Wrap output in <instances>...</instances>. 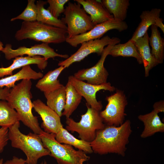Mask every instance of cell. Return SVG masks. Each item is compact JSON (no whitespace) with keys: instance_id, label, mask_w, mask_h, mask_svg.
Masks as SVG:
<instances>
[{"instance_id":"cell-1","label":"cell","mask_w":164,"mask_h":164,"mask_svg":"<svg viewBox=\"0 0 164 164\" xmlns=\"http://www.w3.org/2000/svg\"><path fill=\"white\" fill-rule=\"evenodd\" d=\"M132 132L129 120L119 126L105 125L97 131L95 138L90 143L93 152L100 155L116 153L124 156Z\"/></svg>"},{"instance_id":"cell-19","label":"cell","mask_w":164,"mask_h":164,"mask_svg":"<svg viewBox=\"0 0 164 164\" xmlns=\"http://www.w3.org/2000/svg\"><path fill=\"white\" fill-rule=\"evenodd\" d=\"M158 114L154 110L150 112L138 116V118L144 125V129L140 137L146 138L157 132H164V124L161 121Z\"/></svg>"},{"instance_id":"cell-23","label":"cell","mask_w":164,"mask_h":164,"mask_svg":"<svg viewBox=\"0 0 164 164\" xmlns=\"http://www.w3.org/2000/svg\"><path fill=\"white\" fill-rule=\"evenodd\" d=\"M44 94L47 100L46 105L61 117L66 103L65 86L63 85L57 89Z\"/></svg>"},{"instance_id":"cell-8","label":"cell","mask_w":164,"mask_h":164,"mask_svg":"<svg viewBox=\"0 0 164 164\" xmlns=\"http://www.w3.org/2000/svg\"><path fill=\"white\" fill-rule=\"evenodd\" d=\"M108 104L99 114L106 125L119 126L124 122L126 114L125 109L128 101L124 92L117 90L115 93L106 97Z\"/></svg>"},{"instance_id":"cell-15","label":"cell","mask_w":164,"mask_h":164,"mask_svg":"<svg viewBox=\"0 0 164 164\" xmlns=\"http://www.w3.org/2000/svg\"><path fill=\"white\" fill-rule=\"evenodd\" d=\"M161 11L160 9L158 8L143 11L140 16L141 21L130 39L134 43L138 39L143 36L149 27L152 25L159 27L164 33L163 20L160 17Z\"/></svg>"},{"instance_id":"cell-36","label":"cell","mask_w":164,"mask_h":164,"mask_svg":"<svg viewBox=\"0 0 164 164\" xmlns=\"http://www.w3.org/2000/svg\"><path fill=\"white\" fill-rule=\"evenodd\" d=\"M3 44L0 41V51H2L3 48Z\"/></svg>"},{"instance_id":"cell-2","label":"cell","mask_w":164,"mask_h":164,"mask_svg":"<svg viewBox=\"0 0 164 164\" xmlns=\"http://www.w3.org/2000/svg\"><path fill=\"white\" fill-rule=\"evenodd\" d=\"M32 85L30 80H22L10 89L6 101L16 110L19 121L34 133L39 135L43 130L39 126L38 117L32 113Z\"/></svg>"},{"instance_id":"cell-27","label":"cell","mask_w":164,"mask_h":164,"mask_svg":"<svg viewBox=\"0 0 164 164\" xmlns=\"http://www.w3.org/2000/svg\"><path fill=\"white\" fill-rule=\"evenodd\" d=\"M109 55L114 57H133L136 59L139 64H143L142 58L137 48L130 39L125 43L117 44L114 45L110 51Z\"/></svg>"},{"instance_id":"cell-10","label":"cell","mask_w":164,"mask_h":164,"mask_svg":"<svg viewBox=\"0 0 164 164\" xmlns=\"http://www.w3.org/2000/svg\"><path fill=\"white\" fill-rule=\"evenodd\" d=\"M128 27V25L125 22L118 21L113 18L96 25L85 33L67 39L66 42L71 46L76 47L84 42L100 39L110 30L116 29L119 32H121L127 29Z\"/></svg>"},{"instance_id":"cell-26","label":"cell","mask_w":164,"mask_h":164,"mask_svg":"<svg viewBox=\"0 0 164 164\" xmlns=\"http://www.w3.org/2000/svg\"><path fill=\"white\" fill-rule=\"evenodd\" d=\"M65 87L66 100L62 115L68 118L70 117L77 108L81 102L82 97L68 81Z\"/></svg>"},{"instance_id":"cell-33","label":"cell","mask_w":164,"mask_h":164,"mask_svg":"<svg viewBox=\"0 0 164 164\" xmlns=\"http://www.w3.org/2000/svg\"><path fill=\"white\" fill-rule=\"evenodd\" d=\"M3 164H27L25 159L15 156H13L11 159L8 160Z\"/></svg>"},{"instance_id":"cell-35","label":"cell","mask_w":164,"mask_h":164,"mask_svg":"<svg viewBox=\"0 0 164 164\" xmlns=\"http://www.w3.org/2000/svg\"><path fill=\"white\" fill-rule=\"evenodd\" d=\"M10 89L7 87L4 88L0 87V100H6Z\"/></svg>"},{"instance_id":"cell-29","label":"cell","mask_w":164,"mask_h":164,"mask_svg":"<svg viewBox=\"0 0 164 164\" xmlns=\"http://www.w3.org/2000/svg\"><path fill=\"white\" fill-rule=\"evenodd\" d=\"M18 121L16 111L7 101L0 100V126L9 128Z\"/></svg>"},{"instance_id":"cell-37","label":"cell","mask_w":164,"mask_h":164,"mask_svg":"<svg viewBox=\"0 0 164 164\" xmlns=\"http://www.w3.org/2000/svg\"><path fill=\"white\" fill-rule=\"evenodd\" d=\"M39 164H47V163L46 162L45 160H44L42 162Z\"/></svg>"},{"instance_id":"cell-30","label":"cell","mask_w":164,"mask_h":164,"mask_svg":"<svg viewBox=\"0 0 164 164\" xmlns=\"http://www.w3.org/2000/svg\"><path fill=\"white\" fill-rule=\"evenodd\" d=\"M35 0H28L27 5L23 12L15 17L12 18L11 21L21 19L26 22H33L36 21L37 8L35 3Z\"/></svg>"},{"instance_id":"cell-25","label":"cell","mask_w":164,"mask_h":164,"mask_svg":"<svg viewBox=\"0 0 164 164\" xmlns=\"http://www.w3.org/2000/svg\"><path fill=\"white\" fill-rule=\"evenodd\" d=\"M151 30L149 38V43L152 47L151 53L159 64L162 63L164 58V39L156 26L152 25Z\"/></svg>"},{"instance_id":"cell-24","label":"cell","mask_w":164,"mask_h":164,"mask_svg":"<svg viewBox=\"0 0 164 164\" xmlns=\"http://www.w3.org/2000/svg\"><path fill=\"white\" fill-rule=\"evenodd\" d=\"M101 2L115 19L123 21L127 17L130 4L128 0H102Z\"/></svg>"},{"instance_id":"cell-31","label":"cell","mask_w":164,"mask_h":164,"mask_svg":"<svg viewBox=\"0 0 164 164\" xmlns=\"http://www.w3.org/2000/svg\"><path fill=\"white\" fill-rule=\"evenodd\" d=\"M70 1L69 0H47L49 4L47 9L55 18L58 19L60 14L63 13L64 6Z\"/></svg>"},{"instance_id":"cell-11","label":"cell","mask_w":164,"mask_h":164,"mask_svg":"<svg viewBox=\"0 0 164 164\" xmlns=\"http://www.w3.org/2000/svg\"><path fill=\"white\" fill-rule=\"evenodd\" d=\"M68 81L74 87L77 92L86 100V104L98 111L101 110L103 105L101 102L96 98L97 93L101 90L113 92L115 88L109 82L101 85H94L85 82L75 78L73 76L69 77Z\"/></svg>"},{"instance_id":"cell-21","label":"cell","mask_w":164,"mask_h":164,"mask_svg":"<svg viewBox=\"0 0 164 164\" xmlns=\"http://www.w3.org/2000/svg\"><path fill=\"white\" fill-rule=\"evenodd\" d=\"M55 139L58 142L67 144L81 150L86 154L93 152L90 142L75 137L63 126L55 135Z\"/></svg>"},{"instance_id":"cell-17","label":"cell","mask_w":164,"mask_h":164,"mask_svg":"<svg viewBox=\"0 0 164 164\" xmlns=\"http://www.w3.org/2000/svg\"><path fill=\"white\" fill-rule=\"evenodd\" d=\"M47 59L39 56L17 57L13 60V63L9 66L0 68V78L7 75H12L15 70L32 64H36L39 69L43 70L47 65Z\"/></svg>"},{"instance_id":"cell-18","label":"cell","mask_w":164,"mask_h":164,"mask_svg":"<svg viewBox=\"0 0 164 164\" xmlns=\"http://www.w3.org/2000/svg\"><path fill=\"white\" fill-rule=\"evenodd\" d=\"M149 38L147 31L143 36L138 39L134 43L142 58L146 77L149 76L150 70L159 64L151 54Z\"/></svg>"},{"instance_id":"cell-14","label":"cell","mask_w":164,"mask_h":164,"mask_svg":"<svg viewBox=\"0 0 164 164\" xmlns=\"http://www.w3.org/2000/svg\"><path fill=\"white\" fill-rule=\"evenodd\" d=\"M32 103L33 108L43 120L41 127L44 131L49 133L56 134L63 126L60 117L39 99L34 101Z\"/></svg>"},{"instance_id":"cell-3","label":"cell","mask_w":164,"mask_h":164,"mask_svg":"<svg viewBox=\"0 0 164 164\" xmlns=\"http://www.w3.org/2000/svg\"><path fill=\"white\" fill-rule=\"evenodd\" d=\"M20 126L18 121L9 128V138L13 147L20 149L25 153L27 164H37L39 159L50 155L39 135L31 132L25 135L20 131Z\"/></svg>"},{"instance_id":"cell-9","label":"cell","mask_w":164,"mask_h":164,"mask_svg":"<svg viewBox=\"0 0 164 164\" xmlns=\"http://www.w3.org/2000/svg\"><path fill=\"white\" fill-rule=\"evenodd\" d=\"M121 39L117 37L111 38L107 36L101 39L91 40L84 42L77 50L65 60L60 62L58 66L68 67L74 63L79 62L92 53L101 55L105 46L111 44H117Z\"/></svg>"},{"instance_id":"cell-34","label":"cell","mask_w":164,"mask_h":164,"mask_svg":"<svg viewBox=\"0 0 164 164\" xmlns=\"http://www.w3.org/2000/svg\"><path fill=\"white\" fill-rule=\"evenodd\" d=\"M153 110L158 113L164 111V103L163 101H161L155 103L153 105Z\"/></svg>"},{"instance_id":"cell-28","label":"cell","mask_w":164,"mask_h":164,"mask_svg":"<svg viewBox=\"0 0 164 164\" xmlns=\"http://www.w3.org/2000/svg\"><path fill=\"white\" fill-rule=\"evenodd\" d=\"M47 1L39 0L36 5L37 8L36 21L43 23L67 30L66 25L61 19L54 17L49 11L44 7Z\"/></svg>"},{"instance_id":"cell-16","label":"cell","mask_w":164,"mask_h":164,"mask_svg":"<svg viewBox=\"0 0 164 164\" xmlns=\"http://www.w3.org/2000/svg\"><path fill=\"white\" fill-rule=\"evenodd\" d=\"M82 5L87 13L89 15L92 23L96 25L113 19L102 4L101 0H75Z\"/></svg>"},{"instance_id":"cell-32","label":"cell","mask_w":164,"mask_h":164,"mask_svg":"<svg viewBox=\"0 0 164 164\" xmlns=\"http://www.w3.org/2000/svg\"><path fill=\"white\" fill-rule=\"evenodd\" d=\"M9 128L1 127L0 128V153L4 149L9 140L8 137Z\"/></svg>"},{"instance_id":"cell-4","label":"cell","mask_w":164,"mask_h":164,"mask_svg":"<svg viewBox=\"0 0 164 164\" xmlns=\"http://www.w3.org/2000/svg\"><path fill=\"white\" fill-rule=\"evenodd\" d=\"M67 30L46 25L37 21L22 22L21 28L15 33L18 41L29 39L43 43L57 44L66 41Z\"/></svg>"},{"instance_id":"cell-7","label":"cell","mask_w":164,"mask_h":164,"mask_svg":"<svg viewBox=\"0 0 164 164\" xmlns=\"http://www.w3.org/2000/svg\"><path fill=\"white\" fill-rule=\"evenodd\" d=\"M63 13L64 17L61 19L67 26V39L85 33L95 26L90 16L77 2L69 1Z\"/></svg>"},{"instance_id":"cell-5","label":"cell","mask_w":164,"mask_h":164,"mask_svg":"<svg viewBox=\"0 0 164 164\" xmlns=\"http://www.w3.org/2000/svg\"><path fill=\"white\" fill-rule=\"evenodd\" d=\"M55 134L43 130L39 135L44 147L58 164H84L90 157L80 150H76L72 146L60 143L56 140Z\"/></svg>"},{"instance_id":"cell-20","label":"cell","mask_w":164,"mask_h":164,"mask_svg":"<svg viewBox=\"0 0 164 164\" xmlns=\"http://www.w3.org/2000/svg\"><path fill=\"white\" fill-rule=\"evenodd\" d=\"M43 74L33 70L29 65L23 67L17 73L10 76L0 79V87H5L10 88L15 86V82L23 79L37 80L42 78Z\"/></svg>"},{"instance_id":"cell-22","label":"cell","mask_w":164,"mask_h":164,"mask_svg":"<svg viewBox=\"0 0 164 164\" xmlns=\"http://www.w3.org/2000/svg\"><path fill=\"white\" fill-rule=\"evenodd\" d=\"M65 68L61 66L49 71L38 80L36 87L43 93L50 92L61 87L63 85L60 83L58 78Z\"/></svg>"},{"instance_id":"cell-6","label":"cell","mask_w":164,"mask_h":164,"mask_svg":"<svg viewBox=\"0 0 164 164\" xmlns=\"http://www.w3.org/2000/svg\"><path fill=\"white\" fill-rule=\"evenodd\" d=\"M86 105L87 111L81 115L79 122L70 117L66 118V128L68 131L77 132L80 139L91 143L95 138L97 131L103 128L105 125L100 112Z\"/></svg>"},{"instance_id":"cell-12","label":"cell","mask_w":164,"mask_h":164,"mask_svg":"<svg viewBox=\"0 0 164 164\" xmlns=\"http://www.w3.org/2000/svg\"><path fill=\"white\" fill-rule=\"evenodd\" d=\"M115 44H110L105 47L100 59L95 65L90 68L79 70L74 74V77L92 84L98 85L106 83L109 74L104 66V63L111 48Z\"/></svg>"},{"instance_id":"cell-13","label":"cell","mask_w":164,"mask_h":164,"mask_svg":"<svg viewBox=\"0 0 164 164\" xmlns=\"http://www.w3.org/2000/svg\"><path fill=\"white\" fill-rule=\"evenodd\" d=\"M2 51L5 54V58L9 60L24 55L31 57L41 55L48 60L56 57L66 59L69 57L67 54L56 53L53 49L49 46L48 44L45 43L36 44L30 47L21 46L15 50L12 48L11 44H8L6 45Z\"/></svg>"},{"instance_id":"cell-38","label":"cell","mask_w":164,"mask_h":164,"mask_svg":"<svg viewBox=\"0 0 164 164\" xmlns=\"http://www.w3.org/2000/svg\"><path fill=\"white\" fill-rule=\"evenodd\" d=\"M3 159L2 158L0 159V164H3Z\"/></svg>"}]
</instances>
